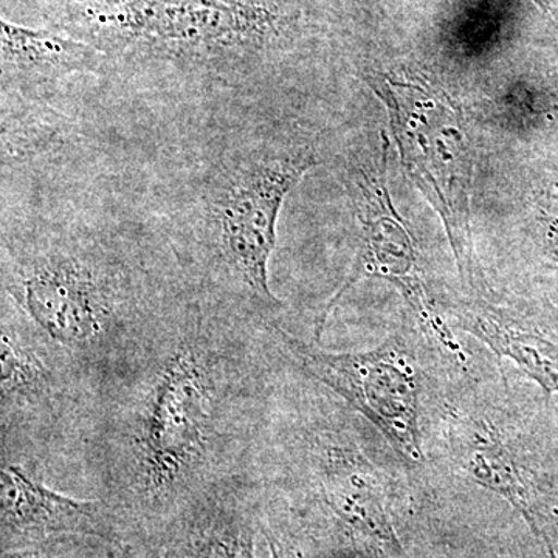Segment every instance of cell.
<instances>
[{"mask_svg": "<svg viewBox=\"0 0 558 558\" xmlns=\"http://www.w3.org/2000/svg\"><path fill=\"white\" fill-rule=\"evenodd\" d=\"M0 483L3 542L53 534H102L105 520L97 502L58 494L16 465L2 469Z\"/></svg>", "mask_w": 558, "mask_h": 558, "instance_id": "obj_10", "label": "cell"}, {"mask_svg": "<svg viewBox=\"0 0 558 558\" xmlns=\"http://www.w3.org/2000/svg\"><path fill=\"white\" fill-rule=\"evenodd\" d=\"M451 458L473 483L519 510L553 553L558 548V501L550 473L519 439L480 410H454L446 422Z\"/></svg>", "mask_w": 558, "mask_h": 558, "instance_id": "obj_6", "label": "cell"}, {"mask_svg": "<svg viewBox=\"0 0 558 558\" xmlns=\"http://www.w3.org/2000/svg\"><path fill=\"white\" fill-rule=\"evenodd\" d=\"M363 80L387 108L407 174L442 220L459 277L484 292L470 223L475 161L461 109L442 86L414 69H368Z\"/></svg>", "mask_w": 558, "mask_h": 558, "instance_id": "obj_3", "label": "cell"}, {"mask_svg": "<svg viewBox=\"0 0 558 558\" xmlns=\"http://www.w3.org/2000/svg\"><path fill=\"white\" fill-rule=\"evenodd\" d=\"M322 131L295 116L175 132L154 143L142 190L205 293L255 311L281 306L270 259L282 205L325 161Z\"/></svg>", "mask_w": 558, "mask_h": 558, "instance_id": "obj_2", "label": "cell"}, {"mask_svg": "<svg viewBox=\"0 0 558 558\" xmlns=\"http://www.w3.org/2000/svg\"><path fill=\"white\" fill-rule=\"evenodd\" d=\"M54 31L106 58V101L140 131L172 132L290 116L282 0H49Z\"/></svg>", "mask_w": 558, "mask_h": 558, "instance_id": "obj_1", "label": "cell"}, {"mask_svg": "<svg viewBox=\"0 0 558 558\" xmlns=\"http://www.w3.org/2000/svg\"><path fill=\"white\" fill-rule=\"evenodd\" d=\"M451 328L486 344L499 359L509 360L546 395H558V333L542 328L486 299L439 300Z\"/></svg>", "mask_w": 558, "mask_h": 558, "instance_id": "obj_9", "label": "cell"}, {"mask_svg": "<svg viewBox=\"0 0 558 558\" xmlns=\"http://www.w3.org/2000/svg\"><path fill=\"white\" fill-rule=\"evenodd\" d=\"M534 2L542 7V9H548L549 7V0H534Z\"/></svg>", "mask_w": 558, "mask_h": 558, "instance_id": "obj_15", "label": "cell"}, {"mask_svg": "<svg viewBox=\"0 0 558 558\" xmlns=\"http://www.w3.org/2000/svg\"><path fill=\"white\" fill-rule=\"evenodd\" d=\"M534 207L539 247L558 271V175L539 186L534 197Z\"/></svg>", "mask_w": 558, "mask_h": 558, "instance_id": "obj_13", "label": "cell"}, {"mask_svg": "<svg viewBox=\"0 0 558 558\" xmlns=\"http://www.w3.org/2000/svg\"><path fill=\"white\" fill-rule=\"evenodd\" d=\"M388 148V140L384 137L380 153H349L344 160L349 196L359 220V248L347 279L319 315L315 337L322 340L330 314L360 279L379 278L398 288L428 337L465 363L464 352L440 311L439 300L422 281L416 240L392 204L387 185Z\"/></svg>", "mask_w": 558, "mask_h": 558, "instance_id": "obj_4", "label": "cell"}, {"mask_svg": "<svg viewBox=\"0 0 558 558\" xmlns=\"http://www.w3.org/2000/svg\"><path fill=\"white\" fill-rule=\"evenodd\" d=\"M323 490L344 523L385 548L400 549L379 472L368 459L357 451L330 450L326 454Z\"/></svg>", "mask_w": 558, "mask_h": 558, "instance_id": "obj_11", "label": "cell"}, {"mask_svg": "<svg viewBox=\"0 0 558 558\" xmlns=\"http://www.w3.org/2000/svg\"><path fill=\"white\" fill-rule=\"evenodd\" d=\"M201 355L183 349L168 363L146 414L143 459L150 486L180 483L205 447L211 418V389Z\"/></svg>", "mask_w": 558, "mask_h": 558, "instance_id": "obj_7", "label": "cell"}, {"mask_svg": "<svg viewBox=\"0 0 558 558\" xmlns=\"http://www.w3.org/2000/svg\"><path fill=\"white\" fill-rule=\"evenodd\" d=\"M267 323L289 357L368 418L399 457L413 465L424 462L421 373L402 337H389L371 351L329 352Z\"/></svg>", "mask_w": 558, "mask_h": 558, "instance_id": "obj_5", "label": "cell"}, {"mask_svg": "<svg viewBox=\"0 0 558 558\" xmlns=\"http://www.w3.org/2000/svg\"><path fill=\"white\" fill-rule=\"evenodd\" d=\"M0 90L51 92L72 81L105 83L100 50L69 33L0 20Z\"/></svg>", "mask_w": 558, "mask_h": 558, "instance_id": "obj_8", "label": "cell"}, {"mask_svg": "<svg viewBox=\"0 0 558 558\" xmlns=\"http://www.w3.org/2000/svg\"><path fill=\"white\" fill-rule=\"evenodd\" d=\"M267 538H269V545L271 550V557L274 558H292L289 556L288 553H286L284 548H282L281 545H279L278 539H275L271 537L270 534H266Z\"/></svg>", "mask_w": 558, "mask_h": 558, "instance_id": "obj_14", "label": "cell"}, {"mask_svg": "<svg viewBox=\"0 0 558 558\" xmlns=\"http://www.w3.org/2000/svg\"><path fill=\"white\" fill-rule=\"evenodd\" d=\"M108 558H117V557H113L112 554H110V556Z\"/></svg>", "mask_w": 558, "mask_h": 558, "instance_id": "obj_16", "label": "cell"}, {"mask_svg": "<svg viewBox=\"0 0 558 558\" xmlns=\"http://www.w3.org/2000/svg\"><path fill=\"white\" fill-rule=\"evenodd\" d=\"M174 558H255L252 527L240 523L213 527L183 546Z\"/></svg>", "mask_w": 558, "mask_h": 558, "instance_id": "obj_12", "label": "cell"}]
</instances>
